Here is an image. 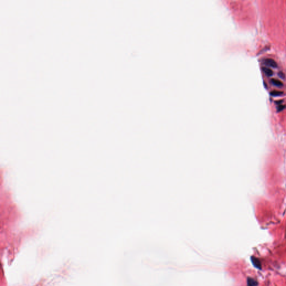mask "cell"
Wrapping results in <instances>:
<instances>
[{"instance_id":"1","label":"cell","mask_w":286,"mask_h":286,"mask_svg":"<svg viewBox=\"0 0 286 286\" xmlns=\"http://www.w3.org/2000/svg\"><path fill=\"white\" fill-rule=\"evenodd\" d=\"M264 62L265 64H266L269 67H271L273 68H277V63L272 59H265L264 60Z\"/></svg>"},{"instance_id":"2","label":"cell","mask_w":286,"mask_h":286,"mask_svg":"<svg viewBox=\"0 0 286 286\" xmlns=\"http://www.w3.org/2000/svg\"><path fill=\"white\" fill-rule=\"evenodd\" d=\"M271 82L274 86L278 87H282L283 86V83L281 81L276 79H272L271 80Z\"/></svg>"},{"instance_id":"3","label":"cell","mask_w":286,"mask_h":286,"mask_svg":"<svg viewBox=\"0 0 286 286\" xmlns=\"http://www.w3.org/2000/svg\"><path fill=\"white\" fill-rule=\"evenodd\" d=\"M263 71L264 72V73L267 75V76H272L273 74V72L272 71V70L269 68H267V67H263Z\"/></svg>"},{"instance_id":"4","label":"cell","mask_w":286,"mask_h":286,"mask_svg":"<svg viewBox=\"0 0 286 286\" xmlns=\"http://www.w3.org/2000/svg\"><path fill=\"white\" fill-rule=\"evenodd\" d=\"M278 93H282L281 92H273L272 93V95H273V96H280V95L278 94Z\"/></svg>"},{"instance_id":"5","label":"cell","mask_w":286,"mask_h":286,"mask_svg":"<svg viewBox=\"0 0 286 286\" xmlns=\"http://www.w3.org/2000/svg\"><path fill=\"white\" fill-rule=\"evenodd\" d=\"M279 76H280V78H285V74L282 73V72H280L279 73Z\"/></svg>"}]
</instances>
